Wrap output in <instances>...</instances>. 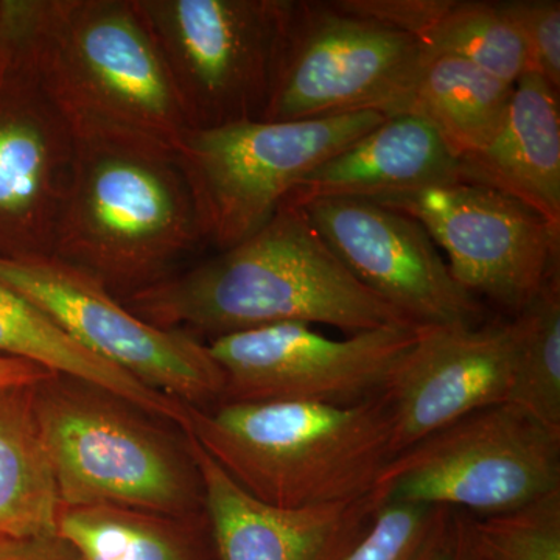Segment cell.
I'll return each instance as SVG.
<instances>
[{
  "label": "cell",
  "instance_id": "cell-1",
  "mask_svg": "<svg viewBox=\"0 0 560 560\" xmlns=\"http://www.w3.org/2000/svg\"><path fill=\"white\" fill-rule=\"evenodd\" d=\"M120 301L153 326L206 341L276 324L346 335L415 326L366 289L290 202L246 241Z\"/></svg>",
  "mask_w": 560,
  "mask_h": 560
},
{
  "label": "cell",
  "instance_id": "cell-2",
  "mask_svg": "<svg viewBox=\"0 0 560 560\" xmlns=\"http://www.w3.org/2000/svg\"><path fill=\"white\" fill-rule=\"evenodd\" d=\"M13 10L77 142L178 149L189 127L136 0H13Z\"/></svg>",
  "mask_w": 560,
  "mask_h": 560
},
{
  "label": "cell",
  "instance_id": "cell-3",
  "mask_svg": "<svg viewBox=\"0 0 560 560\" xmlns=\"http://www.w3.org/2000/svg\"><path fill=\"white\" fill-rule=\"evenodd\" d=\"M184 433L254 499L287 510L370 497L393 459L383 394L353 407L307 401L189 407Z\"/></svg>",
  "mask_w": 560,
  "mask_h": 560
},
{
  "label": "cell",
  "instance_id": "cell-4",
  "mask_svg": "<svg viewBox=\"0 0 560 560\" xmlns=\"http://www.w3.org/2000/svg\"><path fill=\"white\" fill-rule=\"evenodd\" d=\"M202 246L200 212L176 150L77 142L51 256L121 300L171 278Z\"/></svg>",
  "mask_w": 560,
  "mask_h": 560
},
{
  "label": "cell",
  "instance_id": "cell-5",
  "mask_svg": "<svg viewBox=\"0 0 560 560\" xmlns=\"http://www.w3.org/2000/svg\"><path fill=\"white\" fill-rule=\"evenodd\" d=\"M36 420L62 506H114L176 517L205 514V489L186 434L80 378L33 385Z\"/></svg>",
  "mask_w": 560,
  "mask_h": 560
},
{
  "label": "cell",
  "instance_id": "cell-6",
  "mask_svg": "<svg viewBox=\"0 0 560 560\" xmlns=\"http://www.w3.org/2000/svg\"><path fill=\"white\" fill-rule=\"evenodd\" d=\"M189 130L264 120L294 0H136Z\"/></svg>",
  "mask_w": 560,
  "mask_h": 560
},
{
  "label": "cell",
  "instance_id": "cell-7",
  "mask_svg": "<svg viewBox=\"0 0 560 560\" xmlns=\"http://www.w3.org/2000/svg\"><path fill=\"white\" fill-rule=\"evenodd\" d=\"M560 489V433L512 404L464 416L400 452L372 497L475 517L517 510Z\"/></svg>",
  "mask_w": 560,
  "mask_h": 560
},
{
  "label": "cell",
  "instance_id": "cell-8",
  "mask_svg": "<svg viewBox=\"0 0 560 560\" xmlns=\"http://www.w3.org/2000/svg\"><path fill=\"white\" fill-rule=\"evenodd\" d=\"M385 119L364 110L187 131L176 153L197 200L206 245L230 249L256 234L308 173Z\"/></svg>",
  "mask_w": 560,
  "mask_h": 560
},
{
  "label": "cell",
  "instance_id": "cell-9",
  "mask_svg": "<svg viewBox=\"0 0 560 560\" xmlns=\"http://www.w3.org/2000/svg\"><path fill=\"white\" fill-rule=\"evenodd\" d=\"M425 58L410 35L346 10L340 0H294L264 120L405 114Z\"/></svg>",
  "mask_w": 560,
  "mask_h": 560
},
{
  "label": "cell",
  "instance_id": "cell-10",
  "mask_svg": "<svg viewBox=\"0 0 560 560\" xmlns=\"http://www.w3.org/2000/svg\"><path fill=\"white\" fill-rule=\"evenodd\" d=\"M0 283L49 316L81 348L150 389L194 408L223 399L224 375L208 342L140 319L88 272L55 256L0 257Z\"/></svg>",
  "mask_w": 560,
  "mask_h": 560
},
{
  "label": "cell",
  "instance_id": "cell-11",
  "mask_svg": "<svg viewBox=\"0 0 560 560\" xmlns=\"http://www.w3.org/2000/svg\"><path fill=\"white\" fill-rule=\"evenodd\" d=\"M370 201L418 220L459 285L510 318L560 276V228L500 191L455 180Z\"/></svg>",
  "mask_w": 560,
  "mask_h": 560
},
{
  "label": "cell",
  "instance_id": "cell-12",
  "mask_svg": "<svg viewBox=\"0 0 560 560\" xmlns=\"http://www.w3.org/2000/svg\"><path fill=\"white\" fill-rule=\"evenodd\" d=\"M418 329L385 326L335 340L307 324H276L206 342L224 375L221 401L353 407L385 393Z\"/></svg>",
  "mask_w": 560,
  "mask_h": 560
},
{
  "label": "cell",
  "instance_id": "cell-13",
  "mask_svg": "<svg viewBox=\"0 0 560 560\" xmlns=\"http://www.w3.org/2000/svg\"><path fill=\"white\" fill-rule=\"evenodd\" d=\"M75 153L10 2L0 0V257L51 256Z\"/></svg>",
  "mask_w": 560,
  "mask_h": 560
},
{
  "label": "cell",
  "instance_id": "cell-14",
  "mask_svg": "<svg viewBox=\"0 0 560 560\" xmlns=\"http://www.w3.org/2000/svg\"><path fill=\"white\" fill-rule=\"evenodd\" d=\"M301 208L345 267L415 326L485 323V304L453 278L418 220L360 198H326Z\"/></svg>",
  "mask_w": 560,
  "mask_h": 560
},
{
  "label": "cell",
  "instance_id": "cell-15",
  "mask_svg": "<svg viewBox=\"0 0 560 560\" xmlns=\"http://www.w3.org/2000/svg\"><path fill=\"white\" fill-rule=\"evenodd\" d=\"M514 360L511 318L419 327L383 393L389 405L393 458L470 412L506 404Z\"/></svg>",
  "mask_w": 560,
  "mask_h": 560
},
{
  "label": "cell",
  "instance_id": "cell-16",
  "mask_svg": "<svg viewBox=\"0 0 560 560\" xmlns=\"http://www.w3.org/2000/svg\"><path fill=\"white\" fill-rule=\"evenodd\" d=\"M205 489L219 560H348L382 504L372 497L324 506H271L242 489L184 433Z\"/></svg>",
  "mask_w": 560,
  "mask_h": 560
},
{
  "label": "cell",
  "instance_id": "cell-17",
  "mask_svg": "<svg viewBox=\"0 0 560 560\" xmlns=\"http://www.w3.org/2000/svg\"><path fill=\"white\" fill-rule=\"evenodd\" d=\"M525 73L488 145L458 158V180L500 191L560 228V95Z\"/></svg>",
  "mask_w": 560,
  "mask_h": 560
},
{
  "label": "cell",
  "instance_id": "cell-18",
  "mask_svg": "<svg viewBox=\"0 0 560 560\" xmlns=\"http://www.w3.org/2000/svg\"><path fill=\"white\" fill-rule=\"evenodd\" d=\"M458 180V158L416 114L386 117L348 149L323 162L285 202L304 206L326 198H372Z\"/></svg>",
  "mask_w": 560,
  "mask_h": 560
},
{
  "label": "cell",
  "instance_id": "cell-19",
  "mask_svg": "<svg viewBox=\"0 0 560 560\" xmlns=\"http://www.w3.org/2000/svg\"><path fill=\"white\" fill-rule=\"evenodd\" d=\"M0 357L38 364L51 374L102 386L154 418L189 425V407L150 389L130 374L92 355L31 302L0 283Z\"/></svg>",
  "mask_w": 560,
  "mask_h": 560
},
{
  "label": "cell",
  "instance_id": "cell-20",
  "mask_svg": "<svg viewBox=\"0 0 560 560\" xmlns=\"http://www.w3.org/2000/svg\"><path fill=\"white\" fill-rule=\"evenodd\" d=\"M57 534L84 560H219L208 517L136 508L61 506Z\"/></svg>",
  "mask_w": 560,
  "mask_h": 560
},
{
  "label": "cell",
  "instance_id": "cell-21",
  "mask_svg": "<svg viewBox=\"0 0 560 560\" xmlns=\"http://www.w3.org/2000/svg\"><path fill=\"white\" fill-rule=\"evenodd\" d=\"M61 506L33 385L0 390V537L55 534Z\"/></svg>",
  "mask_w": 560,
  "mask_h": 560
},
{
  "label": "cell",
  "instance_id": "cell-22",
  "mask_svg": "<svg viewBox=\"0 0 560 560\" xmlns=\"http://www.w3.org/2000/svg\"><path fill=\"white\" fill-rule=\"evenodd\" d=\"M514 86L464 58L427 54L407 113L429 121L460 158L481 150L499 132Z\"/></svg>",
  "mask_w": 560,
  "mask_h": 560
},
{
  "label": "cell",
  "instance_id": "cell-23",
  "mask_svg": "<svg viewBox=\"0 0 560 560\" xmlns=\"http://www.w3.org/2000/svg\"><path fill=\"white\" fill-rule=\"evenodd\" d=\"M511 319L515 360L508 404L560 433V276Z\"/></svg>",
  "mask_w": 560,
  "mask_h": 560
},
{
  "label": "cell",
  "instance_id": "cell-24",
  "mask_svg": "<svg viewBox=\"0 0 560 560\" xmlns=\"http://www.w3.org/2000/svg\"><path fill=\"white\" fill-rule=\"evenodd\" d=\"M419 44L429 55H455L508 84L526 73L521 36L500 0H445Z\"/></svg>",
  "mask_w": 560,
  "mask_h": 560
},
{
  "label": "cell",
  "instance_id": "cell-25",
  "mask_svg": "<svg viewBox=\"0 0 560 560\" xmlns=\"http://www.w3.org/2000/svg\"><path fill=\"white\" fill-rule=\"evenodd\" d=\"M482 560H560V489L517 510L475 517Z\"/></svg>",
  "mask_w": 560,
  "mask_h": 560
},
{
  "label": "cell",
  "instance_id": "cell-26",
  "mask_svg": "<svg viewBox=\"0 0 560 560\" xmlns=\"http://www.w3.org/2000/svg\"><path fill=\"white\" fill-rule=\"evenodd\" d=\"M451 508L383 503L348 560H425Z\"/></svg>",
  "mask_w": 560,
  "mask_h": 560
},
{
  "label": "cell",
  "instance_id": "cell-27",
  "mask_svg": "<svg viewBox=\"0 0 560 560\" xmlns=\"http://www.w3.org/2000/svg\"><path fill=\"white\" fill-rule=\"evenodd\" d=\"M521 36L526 73H536L560 91L559 0H500Z\"/></svg>",
  "mask_w": 560,
  "mask_h": 560
},
{
  "label": "cell",
  "instance_id": "cell-28",
  "mask_svg": "<svg viewBox=\"0 0 560 560\" xmlns=\"http://www.w3.org/2000/svg\"><path fill=\"white\" fill-rule=\"evenodd\" d=\"M425 560H482L475 545L474 515L448 510Z\"/></svg>",
  "mask_w": 560,
  "mask_h": 560
},
{
  "label": "cell",
  "instance_id": "cell-29",
  "mask_svg": "<svg viewBox=\"0 0 560 560\" xmlns=\"http://www.w3.org/2000/svg\"><path fill=\"white\" fill-rule=\"evenodd\" d=\"M0 560H84L80 552L55 534L0 537Z\"/></svg>",
  "mask_w": 560,
  "mask_h": 560
},
{
  "label": "cell",
  "instance_id": "cell-30",
  "mask_svg": "<svg viewBox=\"0 0 560 560\" xmlns=\"http://www.w3.org/2000/svg\"><path fill=\"white\" fill-rule=\"evenodd\" d=\"M50 374L51 372L43 370L31 361L0 357V390L35 385L36 382L49 377Z\"/></svg>",
  "mask_w": 560,
  "mask_h": 560
}]
</instances>
